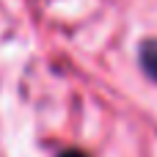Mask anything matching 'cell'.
I'll return each mask as SVG.
<instances>
[{"mask_svg": "<svg viewBox=\"0 0 157 157\" xmlns=\"http://www.w3.org/2000/svg\"><path fill=\"white\" fill-rule=\"evenodd\" d=\"M141 66H144V72L157 80V41H144V47H141Z\"/></svg>", "mask_w": 157, "mask_h": 157, "instance_id": "1", "label": "cell"}, {"mask_svg": "<svg viewBox=\"0 0 157 157\" xmlns=\"http://www.w3.org/2000/svg\"><path fill=\"white\" fill-rule=\"evenodd\" d=\"M61 157H86V155H83V152H75V149H72V152H63Z\"/></svg>", "mask_w": 157, "mask_h": 157, "instance_id": "2", "label": "cell"}]
</instances>
